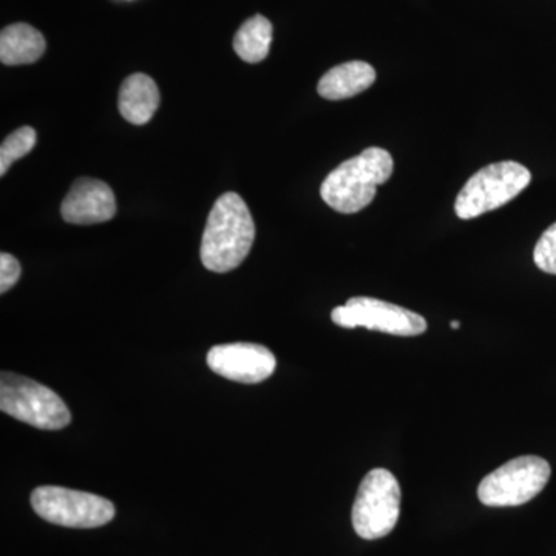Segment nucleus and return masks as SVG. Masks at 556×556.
Segmentation results:
<instances>
[{
    "label": "nucleus",
    "instance_id": "1",
    "mask_svg": "<svg viewBox=\"0 0 556 556\" xmlns=\"http://www.w3.org/2000/svg\"><path fill=\"white\" fill-rule=\"evenodd\" d=\"M254 240L255 223L248 204L239 193H225L208 214L201 240V263L212 273H229L244 262Z\"/></svg>",
    "mask_w": 556,
    "mask_h": 556
},
{
    "label": "nucleus",
    "instance_id": "2",
    "mask_svg": "<svg viewBox=\"0 0 556 556\" xmlns=\"http://www.w3.org/2000/svg\"><path fill=\"white\" fill-rule=\"evenodd\" d=\"M393 169V156L386 149H365L325 178L321 199L340 214H356L371 204L378 186L391 178Z\"/></svg>",
    "mask_w": 556,
    "mask_h": 556
},
{
    "label": "nucleus",
    "instance_id": "3",
    "mask_svg": "<svg viewBox=\"0 0 556 556\" xmlns=\"http://www.w3.org/2000/svg\"><path fill=\"white\" fill-rule=\"evenodd\" d=\"M0 409L39 430H62L72 422L67 405L53 390L13 372L3 371L0 378Z\"/></svg>",
    "mask_w": 556,
    "mask_h": 556
},
{
    "label": "nucleus",
    "instance_id": "4",
    "mask_svg": "<svg viewBox=\"0 0 556 556\" xmlns=\"http://www.w3.org/2000/svg\"><path fill=\"white\" fill-rule=\"evenodd\" d=\"M532 181V174L517 161H501L477 172L457 195L455 211L460 219L481 217L510 203Z\"/></svg>",
    "mask_w": 556,
    "mask_h": 556
},
{
    "label": "nucleus",
    "instance_id": "5",
    "mask_svg": "<svg viewBox=\"0 0 556 556\" xmlns=\"http://www.w3.org/2000/svg\"><path fill=\"white\" fill-rule=\"evenodd\" d=\"M401 486L391 471H369L362 479L351 514L357 535L369 541L390 535L401 515Z\"/></svg>",
    "mask_w": 556,
    "mask_h": 556
},
{
    "label": "nucleus",
    "instance_id": "6",
    "mask_svg": "<svg viewBox=\"0 0 556 556\" xmlns=\"http://www.w3.org/2000/svg\"><path fill=\"white\" fill-rule=\"evenodd\" d=\"M551 466L540 456H519L486 475L478 497L486 507H518L543 492L551 479Z\"/></svg>",
    "mask_w": 556,
    "mask_h": 556
},
{
    "label": "nucleus",
    "instance_id": "7",
    "mask_svg": "<svg viewBox=\"0 0 556 556\" xmlns=\"http://www.w3.org/2000/svg\"><path fill=\"white\" fill-rule=\"evenodd\" d=\"M31 506L47 522L72 529H94L115 518V506L105 497L65 486H38Z\"/></svg>",
    "mask_w": 556,
    "mask_h": 556
},
{
    "label": "nucleus",
    "instance_id": "8",
    "mask_svg": "<svg viewBox=\"0 0 556 556\" xmlns=\"http://www.w3.org/2000/svg\"><path fill=\"white\" fill-rule=\"evenodd\" d=\"M332 321L338 327L367 328L401 338H415L427 331V320L407 308L371 298H353L346 305L332 309Z\"/></svg>",
    "mask_w": 556,
    "mask_h": 556
},
{
    "label": "nucleus",
    "instance_id": "9",
    "mask_svg": "<svg viewBox=\"0 0 556 556\" xmlns=\"http://www.w3.org/2000/svg\"><path fill=\"white\" fill-rule=\"evenodd\" d=\"M207 365L215 375L239 383H260L276 371V356L257 343H226L212 346Z\"/></svg>",
    "mask_w": 556,
    "mask_h": 556
},
{
    "label": "nucleus",
    "instance_id": "10",
    "mask_svg": "<svg viewBox=\"0 0 556 556\" xmlns=\"http://www.w3.org/2000/svg\"><path fill=\"white\" fill-rule=\"evenodd\" d=\"M62 218L72 225H98L115 217V193L108 182L80 178L62 201Z\"/></svg>",
    "mask_w": 556,
    "mask_h": 556
},
{
    "label": "nucleus",
    "instance_id": "11",
    "mask_svg": "<svg viewBox=\"0 0 556 556\" xmlns=\"http://www.w3.org/2000/svg\"><path fill=\"white\" fill-rule=\"evenodd\" d=\"M376 70L368 62L350 61L328 70L318 80L317 91L329 101L348 100L375 84Z\"/></svg>",
    "mask_w": 556,
    "mask_h": 556
},
{
    "label": "nucleus",
    "instance_id": "12",
    "mask_svg": "<svg viewBox=\"0 0 556 556\" xmlns=\"http://www.w3.org/2000/svg\"><path fill=\"white\" fill-rule=\"evenodd\" d=\"M119 112L123 118L144 126L160 108V90L155 80L144 73H135L124 80L119 90Z\"/></svg>",
    "mask_w": 556,
    "mask_h": 556
},
{
    "label": "nucleus",
    "instance_id": "13",
    "mask_svg": "<svg viewBox=\"0 0 556 556\" xmlns=\"http://www.w3.org/2000/svg\"><path fill=\"white\" fill-rule=\"evenodd\" d=\"M46 51L42 33L28 24H13L0 35V61L5 65H27L39 61Z\"/></svg>",
    "mask_w": 556,
    "mask_h": 556
},
{
    "label": "nucleus",
    "instance_id": "14",
    "mask_svg": "<svg viewBox=\"0 0 556 556\" xmlns=\"http://www.w3.org/2000/svg\"><path fill=\"white\" fill-rule=\"evenodd\" d=\"M273 42V24L262 14L251 17L241 25L233 38V50L249 64H258L266 60Z\"/></svg>",
    "mask_w": 556,
    "mask_h": 556
},
{
    "label": "nucleus",
    "instance_id": "15",
    "mask_svg": "<svg viewBox=\"0 0 556 556\" xmlns=\"http://www.w3.org/2000/svg\"><path fill=\"white\" fill-rule=\"evenodd\" d=\"M36 144V130L33 127H21L3 139L0 146V175L9 172L14 161L24 159Z\"/></svg>",
    "mask_w": 556,
    "mask_h": 556
},
{
    "label": "nucleus",
    "instance_id": "16",
    "mask_svg": "<svg viewBox=\"0 0 556 556\" xmlns=\"http://www.w3.org/2000/svg\"><path fill=\"white\" fill-rule=\"evenodd\" d=\"M533 260L543 273L556 276V223L538 240Z\"/></svg>",
    "mask_w": 556,
    "mask_h": 556
},
{
    "label": "nucleus",
    "instance_id": "17",
    "mask_svg": "<svg viewBox=\"0 0 556 556\" xmlns=\"http://www.w3.org/2000/svg\"><path fill=\"white\" fill-rule=\"evenodd\" d=\"M20 277V262H17L13 255L3 252V254L0 255V292L5 294L7 291H10V289L17 283Z\"/></svg>",
    "mask_w": 556,
    "mask_h": 556
},
{
    "label": "nucleus",
    "instance_id": "18",
    "mask_svg": "<svg viewBox=\"0 0 556 556\" xmlns=\"http://www.w3.org/2000/svg\"><path fill=\"white\" fill-rule=\"evenodd\" d=\"M450 327L455 328V329H459L460 324H459V321L455 320V321H452V324H450Z\"/></svg>",
    "mask_w": 556,
    "mask_h": 556
}]
</instances>
